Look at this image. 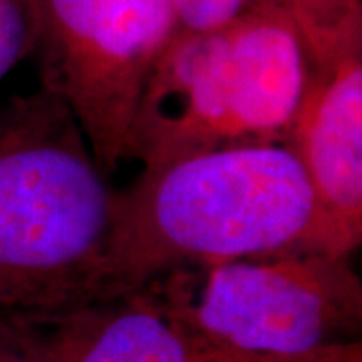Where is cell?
Returning <instances> with one entry per match:
<instances>
[{
  "instance_id": "52a82bcc",
  "label": "cell",
  "mask_w": 362,
  "mask_h": 362,
  "mask_svg": "<svg viewBox=\"0 0 362 362\" xmlns=\"http://www.w3.org/2000/svg\"><path fill=\"white\" fill-rule=\"evenodd\" d=\"M284 145L310 185L320 250L352 256L362 240V54L312 66Z\"/></svg>"
},
{
  "instance_id": "ba28073f",
  "label": "cell",
  "mask_w": 362,
  "mask_h": 362,
  "mask_svg": "<svg viewBox=\"0 0 362 362\" xmlns=\"http://www.w3.org/2000/svg\"><path fill=\"white\" fill-rule=\"evenodd\" d=\"M296 25L312 66L362 54V0H268Z\"/></svg>"
},
{
  "instance_id": "9c48e42d",
  "label": "cell",
  "mask_w": 362,
  "mask_h": 362,
  "mask_svg": "<svg viewBox=\"0 0 362 362\" xmlns=\"http://www.w3.org/2000/svg\"><path fill=\"white\" fill-rule=\"evenodd\" d=\"M39 40V0H0V83L37 52Z\"/></svg>"
},
{
  "instance_id": "30bf717a",
  "label": "cell",
  "mask_w": 362,
  "mask_h": 362,
  "mask_svg": "<svg viewBox=\"0 0 362 362\" xmlns=\"http://www.w3.org/2000/svg\"><path fill=\"white\" fill-rule=\"evenodd\" d=\"M259 0H171L173 35H197L221 28Z\"/></svg>"
},
{
  "instance_id": "8fae6325",
  "label": "cell",
  "mask_w": 362,
  "mask_h": 362,
  "mask_svg": "<svg viewBox=\"0 0 362 362\" xmlns=\"http://www.w3.org/2000/svg\"><path fill=\"white\" fill-rule=\"evenodd\" d=\"M0 362H39L0 332Z\"/></svg>"
},
{
  "instance_id": "7a4b0ae2",
  "label": "cell",
  "mask_w": 362,
  "mask_h": 362,
  "mask_svg": "<svg viewBox=\"0 0 362 362\" xmlns=\"http://www.w3.org/2000/svg\"><path fill=\"white\" fill-rule=\"evenodd\" d=\"M294 21L259 0L209 33L173 35L143 85L125 157L141 173L240 145H284L310 78Z\"/></svg>"
},
{
  "instance_id": "277c9868",
  "label": "cell",
  "mask_w": 362,
  "mask_h": 362,
  "mask_svg": "<svg viewBox=\"0 0 362 362\" xmlns=\"http://www.w3.org/2000/svg\"><path fill=\"white\" fill-rule=\"evenodd\" d=\"M350 258L288 250L177 268L139 292L216 344L308 356L361 342L362 282Z\"/></svg>"
},
{
  "instance_id": "8992f818",
  "label": "cell",
  "mask_w": 362,
  "mask_h": 362,
  "mask_svg": "<svg viewBox=\"0 0 362 362\" xmlns=\"http://www.w3.org/2000/svg\"><path fill=\"white\" fill-rule=\"evenodd\" d=\"M0 332L39 362H362V342L308 356L238 352L194 332L143 292L0 318Z\"/></svg>"
},
{
  "instance_id": "3957f363",
  "label": "cell",
  "mask_w": 362,
  "mask_h": 362,
  "mask_svg": "<svg viewBox=\"0 0 362 362\" xmlns=\"http://www.w3.org/2000/svg\"><path fill=\"white\" fill-rule=\"evenodd\" d=\"M115 192L51 90L0 105V318L75 304L103 252Z\"/></svg>"
},
{
  "instance_id": "5b68a950",
  "label": "cell",
  "mask_w": 362,
  "mask_h": 362,
  "mask_svg": "<svg viewBox=\"0 0 362 362\" xmlns=\"http://www.w3.org/2000/svg\"><path fill=\"white\" fill-rule=\"evenodd\" d=\"M39 11L40 87L69 105L99 168L113 171L173 37L171 0H39Z\"/></svg>"
},
{
  "instance_id": "6da1fadb",
  "label": "cell",
  "mask_w": 362,
  "mask_h": 362,
  "mask_svg": "<svg viewBox=\"0 0 362 362\" xmlns=\"http://www.w3.org/2000/svg\"><path fill=\"white\" fill-rule=\"evenodd\" d=\"M288 250H320L316 204L286 145L181 157L115 192L103 252L73 306L139 292L159 276Z\"/></svg>"
}]
</instances>
